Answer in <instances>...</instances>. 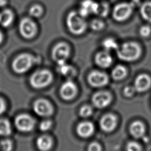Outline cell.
<instances>
[{"label":"cell","mask_w":151,"mask_h":151,"mask_svg":"<svg viewBox=\"0 0 151 151\" xmlns=\"http://www.w3.org/2000/svg\"><path fill=\"white\" fill-rule=\"evenodd\" d=\"M52 125V123L49 120H45L41 122L40 125V129L42 131H46L49 130Z\"/></svg>","instance_id":"obj_33"},{"label":"cell","mask_w":151,"mask_h":151,"mask_svg":"<svg viewBox=\"0 0 151 151\" xmlns=\"http://www.w3.org/2000/svg\"><path fill=\"white\" fill-rule=\"evenodd\" d=\"M5 110V104L4 100L0 98V114L3 113Z\"/></svg>","instance_id":"obj_36"},{"label":"cell","mask_w":151,"mask_h":151,"mask_svg":"<svg viewBox=\"0 0 151 151\" xmlns=\"http://www.w3.org/2000/svg\"><path fill=\"white\" fill-rule=\"evenodd\" d=\"M111 101L110 94L105 91H99L96 93L92 97L93 104L97 108L102 109L107 106Z\"/></svg>","instance_id":"obj_13"},{"label":"cell","mask_w":151,"mask_h":151,"mask_svg":"<svg viewBox=\"0 0 151 151\" xmlns=\"http://www.w3.org/2000/svg\"><path fill=\"white\" fill-rule=\"evenodd\" d=\"M42 12H43L42 8L38 4L32 5V6H31V8L29 9V15L33 17H40L42 14Z\"/></svg>","instance_id":"obj_27"},{"label":"cell","mask_w":151,"mask_h":151,"mask_svg":"<svg viewBox=\"0 0 151 151\" xmlns=\"http://www.w3.org/2000/svg\"><path fill=\"white\" fill-rule=\"evenodd\" d=\"M12 147V145L11 140L5 139L0 142V149L1 151H11Z\"/></svg>","instance_id":"obj_29"},{"label":"cell","mask_w":151,"mask_h":151,"mask_svg":"<svg viewBox=\"0 0 151 151\" xmlns=\"http://www.w3.org/2000/svg\"><path fill=\"white\" fill-rule=\"evenodd\" d=\"M102 45L107 51H110L113 50H117L119 47L116 41L111 38H107L104 40L102 42Z\"/></svg>","instance_id":"obj_25"},{"label":"cell","mask_w":151,"mask_h":151,"mask_svg":"<svg viewBox=\"0 0 151 151\" xmlns=\"http://www.w3.org/2000/svg\"><path fill=\"white\" fill-rule=\"evenodd\" d=\"M101 129L106 132H110L114 129L116 126V118L112 114L104 115L100 122Z\"/></svg>","instance_id":"obj_15"},{"label":"cell","mask_w":151,"mask_h":151,"mask_svg":"<svg viewBox=\"0 0 151 151\" xmlns=\"http://www.w3.org/2000/svg\"><path fill=\"white\" fill-rule=\"evenodd\" d=\"M127 74V70L121 65H117L112 71V77L114 80H119L123 79Z\"/></svg>","instance_id":"obj_23"},{"label":"cell","mask_w":151,"mask_h":151,"mask_svg":"<svg viewBox=\"0 0 151 151\" xmlns=\"http://www.w3.org/2000/svg\"><path fill=\"white\" fill-rule=\"evenodd\" d=\"M88 151H101V148L99 143L96 142H93L89 145L88 147Z\"/></svg>","instance_id":"obj_35"},{"label":"cell","mask_w":151,"mask_h":151,"mask_svg":"<svg viewBox=\"0 0 151 151\" xmlns=\"http://www.w3.org/2000/svg\"><path fill=\"white\" fill-rule=\"evenodd\" d=\"M77 88L76 85L71 80L64 82L60 88V94L65 100L73 99L77 94Z\"/></svg>","instance_id":"obj_12"},{"label":"cell","mask_w":151,"mask_h":151,"mask_svg":"<svg viewBox=\"0 0 151 151\" xmlns=\"http://www.w3.org/2000/svg\"><path fill=\"white\" fill-rule=\"evenodd\" d=\"M136 91V89L132 86H127L124 89V94L127 97H131Z\"/></svg>","instance_id":"obj_34"},{"label":"cell","mask_w":151,"mask_h":151,"mask_svg":"<svg viewBox=\"0 0 151 151\" xmlns=\"http://www.w3.org/2000/svg\"><path fill=\"white\" fill-rule=\"evenodd\" d=\"M127 151H142L140 145L136 142H130L126 146Z\"/></svg>","instance_id":"obj_31"},{"label":"cell","mask_w":151,"mask_h":151,"mask_svg":"<svg viewBox=\"0 0 151 151\" xmlns=\"http://www.w3.org/2000/svg\"><path fill=\"white\" fill-rule=\"evenodd\" d=\"M110 8L109 4L106 2L99 4V6L96 14L101 17H106L109 12Z\"/></svg>","instance_id":"obj_26"},{"label":"cell","mask_w":151,"mask_h":151,"mask_svg":"<svg viewBox=\"0 0 151 151\" xmlns=\"http://www.w3.org/2000/svg\"><path fill=\"white\" fill-rule=\"evenodd\" d=\"M94 127L93 124L90 122H83L78 124L77 127L78 134L83 137H88L94 132Z\"/></svg>","instance_id":"obj_17"},{"label":"cell","mask_w":151,"mask_h":151,"mask_svg":"<svg viewBox=\"0 0 151 151\" xmlns=\"http://www.w3.org/2000/svg\"><path fill=\"white\" fill-rule=\"evenodd\" d=\"M37 29L35 23L29 18H24L19 22V33L26 39H30L34 37L37 32Z\"/></svg>","instance_id":"obj_6"},{"label":"cell","mask_w":151,"mask_h":151,"mask_svg":"<svg viewBox=\"0 0 151 151\" xmlns=\"http://www.w3.org/2000/svg\"><path fill=\"white\" fill-rule=\"evenodd\" d=\"M99 6V3L93 0H83L79 9L78 13L84 18L91 14H96Z\"/></svg>","instance_id":"obj_11"},{"label":"cell","mask_w":151,"mask_h":151,"mask_svg":"<svg viewBox=\"0 0 151 151\" xmlns=\"http://www.w3.org/2000/svg\"><path fill=\"white\" fill-rule=\"evenodd\" d=\"M96 64L103 68L109 67L112 63V57L109 51H104L99 52L95 57Z\"/></svg>","instance_id":"obj_16"},{"label":"cell","mask_w":151,"mask_h":151,"mask_svg":"<svg viewBox=\"0 0 151 151\" xmlns=\"http://www.w3.org/2000/svg\"><path fill=\"white\" fill-rule=\"evenodd\" d=\"M52 80L51 73L47 70L35 72L30 77V84L35 88H42L48 86Z\"/></svg>","instance_id":"obj_4"},{"label":"cell","mask_w":151,"mask_h":151,"mask_svg":"<svg viewBox=\"0 0 151 151\" xmlns=\"http://www.w3.org/2000/svg\"><path fill=\"white\" fill-rule=\"evenodd\" d=\"M88 81L91 86L100 87L106 85L109 81L107 74L99 71H93L88 76Z\"/></svg>","instance_id":"obj_10"},{"label":"cell","mask_w":151,"mask_h":151,"mask_svg":"<svg viewBox=\"0 0 151 151\" xmlns=\"http://www.w3.org/2000/svg\"><path fill=\"white\" fill-rule=\"evenodd\" d=\"M36 58L32 55L23 53L18 55L13 61L12 67L14 71L18 74L27 71L37 61Z\"/></svg>","instance_id":"obj_3"},{"label":"cell","mask_w":151,"mask_h":151,"mask_svg":"<svg viewBox=\"0 0 151 151\" xmlns=\"http://www.w3.org/2000/svg\"><path fill=\"white\" fill-rule=\"evenodd\" d=\"M11 133V125L8 120L0 119V135L8 136Z\"/></svg>","instance_id":"obj_24"},{"label":"cell","mask_w":151,"mask_h":151,"mask_svg":"<svg viewBox=\"0 0 151 151\" xmlns=\"http://www.w3.org/2000/svg\"><path fill=\"white\" fill-rule=\"evenodd\" d=\"M52 145V139L46 135L39 137L37 140V146L41 151H48L51 149Z\"/></svg>","instance_id":"obj_20"},{"label":"cell","mask_w":151,"mask_h":151,"mask_svg":"<svg viewBox=\"0 0 151 151\" xmlns=\"http://www.w3.org/2000/svg\"><path fill=\"white\" fill-rule=\"evenodd\" d=\"M14 14L9 9H5L0 12V25L4 27H9L14 20Z\"/></svg>","instance_id":"obj_19"},{"label":"cell","mask_w":151,"mask_h":151,"mask_svg":"<svg viewBox=\"0 0 151 151\" xmlns=\"http://www.w3.org/2000/svg\"><path fill=\"white\" fill-rule=\"evenodd\" d=\"M93 113V109L90 106H84L80 110V115L83 117H87Z\"/></svg>","instance_id":"obj_30"},{"label":"cell","mask_w":151,"mask_h":151,"mask_svg":"<svg viewBox=\"0 0 151 151\" xmlns=\"http://www.w3.org/2000/svg\"><path fill=\"white\" fill-rule=\"evenodd\" d=\"M15 124L19 131L28 132L33 129L35 125V120L31 116L27 114H21L16 117Z\"/></svg>","instance_id":"obj_7"},{"label":"cell","mask_w":151,"mask_h":151,"mask_svg":"<svg viewBox=\"0 0 151 151\" xmlns=\"http://www.w3.org/2000/svg\"><path fill=\"white\" fill-rule=\"evenodd\" d=\"M73 68L67 64L65 61L57 63V71L63 76H70L73 74Z\"/></svg>","instance_id":"obj_22"},{"label":"cell","mask_w":151,"mask_h":151,"mask_svg":"<svg viewBox=\"0 0 151 151\" xmlns=\"http://www.w3.org/2000/svg\"><path fill=\"white\" fill-rule=\"evenodd\" d=\"M66 22L68 30L74 35L83 34L87 28L84 18L76 11H71L68 14Z\"/></svg>","instance_id":"obj_2"},{"label":"cell","mask_w":151,"mask_h":151,"mask_svg":"<svg viewBox=\"0 0 151 151\" xmlns=\"http://www.w3.org/2000/svg\"><path fill=\"white\" fill-rule=\"evenodd\" d=\"M145 127L143 123L139 121H135L130 126V132L135 138H140L144 136Z\"/></svg>","instance_id":"obj_18"},{"label":"cell","mask_w":151,"mask_h":151,"mask_svg":"<svg viewBox=\"0 0 151 151\" xmlns=\"http://www.w3.org/2000/svg\"><path fill=\"white\" fill-rule=\"evenodd\" d=\"M140 14L142 18L151 23V2H146L142 4L140 8Z\"/></svg>","instance_id":"obj_21"},{"label":"cell","mask_w":151,"mask_h":151,"mask_svg":"<svg viewBox=\"0 0 151 151\" xmlns=\"http://www.w3.org/2000/svg\"><path fill=\"white\" fill-rule=\"evenodd\" d=\"M141 48L135 42H126L117 49L118 57L123 61H132L137 60L141 54Z\"/></svg>","instance_id":"obj_1"},{"label":"cell","mask_w":151,"mask_h":151,"mask_svg":"<svg viewBox=\"0 0 151 151\" xmlns=\"http://www.w3.org/2000/svg\"><path fill=\"white\" fill-rule=\"evenodd\" d=\"M134 7L131 3H120L113 8L112 15L116 21L122 22L129 18Z\"/></svg>","instance_id":"obj_5"},{"label":"cell","mask_w":151,"mask_h":151,"mask_svg":"<svg viewBox=\"0 0 151 151\" xmlns=\"http://www.w3.org/2000/svg\"><path fill=\"white\" fill-rule=\"evenodd\" d=\"M151 33V28L149 25L142 26L139 29V34L142 37H147Z\"/></svg>","instance_id":"obj_32"},{"label":"cell","mask_w":151,"mask_h":151,"mask_svg":"<svg viewBox=\"0 0 151 151\" xmlns=\"http://www.w3.org/2000/svg\"><path fill=\"white\" fill-rule=\"evenodd\" d=\"M6 0H0V7H2L6 4Z\"/></svg>","instance_id":"obj_37"},{"label":"cell","mask_w":151,"mask_h":151,"mask_svg":"<svg viewBox=\"0 0 151 151\" xmlns=\"http://www.w3.org/2000/svg\"><path fill=\"white\" fill-rule=\"evenodd\" d=\"M90 27L93 30L99 31L104 28V23L100 19H93L90 23Z\"/></svg>","instance_id":"obj_28"},{"label":"cell","mask_w":151,"mask_h":151,"mask_svg":"<svg viewBox=\"0 0 151 151\" xmlns=\"http://www.w3.org/2000/svg\"><path fill=\"white\" fill-rule=\"evenodd\" d=\"M33 109L36 114L46 117L50 116L53 112V108L50 102L45 99H38L34 103Z\"/></svg>","instance_id":"obj_9"},{"label":"cell","mask_w":151,"mask_h":151,"mask_svg":"<svg viewBox=\"0 0 151 151\" xmlns=\"http://www.w3.org/2000/svg\"><path fill=\"white\" fill-rule=\"evenodd\" d=\"M151 86V78L147 74L138 76L134 81V87L138 92H144L147 90Z\"/></svg>","instance_id":"obj_14"},{"label":"cell","mask_w":151,"mask_h":151,"mask_svg":"<svg viewBox=\"0 0 151 151\" xmlns=\"http://www.w3.org/2000/svg\"><path fill=\"white\" fill-rule=\"evenodd\" d=\"M2 38H3V36H2V33H1V31H0V44L1 43V42H2Z\"/></svg>","instance_id":"obj_38"},{"label":"cell","mask_w":151,"mask_h":151,"mask_svg":"<svg viewBox=\"0 0 151 151\" xmlns=\"http://www.w3.org/2000/svg\"><path fill=\"white\" fill-rule=\"evenodd\" d=\"M70 49L68 45L63 42L56 44L52 51V57L57 63L66 61L69 56Z\"/></svg>","instance_id":"obj_8"}]
</instances>
